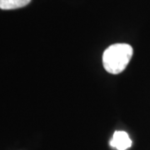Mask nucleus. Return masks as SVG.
<instances>
[{
  "label": "nucleus",
  "instance_id": "1",
  "mask_svg": "<svg viewBox=\"0 0 150 150\" xmlns=\"http://www.w3.org/2000/svg\"><path fill=\"white\" fill-rule=\"evenodd\" d=\"M133 48L127 43H115L103 54V65L108 73L118 74L126 69L133 56Z\"/></svg>",
  "mask_w": 150,
  "mask_h": 150
},
{
  "label": "nucleus",
  "instance_id": "2",
  "mask_svg": "<svg viewBox=\"0 0 150 150\" xmlns=\"http://www.w3.org/2000/svg\"><path fill=\"white\" fill-rule=\"evenodd\" d=\"M110 144L118 150H126L131 147L132 141L126 132L116 131L110 141Z\"/></svg>",
  "mask_w": 150,
  "mask_h": 150
},
{
  "label": "nucleus",
  "instance_id": "3",
  "mask_svg": "<svg viewBox=\"0 0 150 150\" xmlns=\"http://www.w3.org/2000/svg\"><path fill=\"white\" fill-rule=\"evenodd\" d=\"M31 0H0V8L3 10H11L23 8L28 5Z\"/></svg>",
  "mask_w": 150,
  "mask_h": 150
}]
</instances>
